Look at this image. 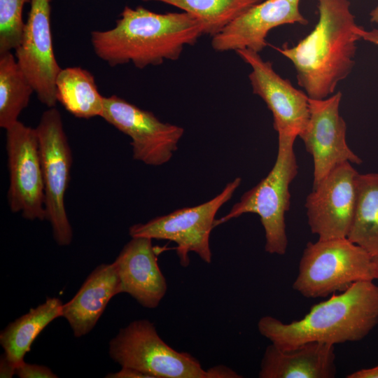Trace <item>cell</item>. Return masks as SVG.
Here are the masks:
<instances>
[{"label":"cell","instance_id":"6da1fadb","mask_svg":"<svg viewBox=\"0 0 378 378\" xmlns=\"http://www.w3.org/2000/svg\"><path fill=\"white\" fill-rule=\"evenodd\" d=\"M203 34L202 23L187 12L158 13L125 6L113 28L92 31L90 38L96 55L109 66L132 63L144 69L177 60Z\"/></svg>","mask_w":378,"mask_h":378},{"label":"cell","instance_id":"7a4b0ae2","mask_svg":"<svg viewBox=\"0 0 378 378\" xmlns=\"http://www.w3.org/2000/svg\"><path fill=\"white\" fill-rule=\"evenodd\" d=\"M318 18L314 28L295 46L277 50L293 64L298 83L311 99L335 92L355 65L359 25L349 0H317Z\"/></svg>","mask_w":378,"mask_h":378},{"label":"cell","instance_id":"3957f363","mask_svg":"<svg viewBox=\"0 0 378 378\" xmlns=\"http://www.w3.org/2000/svg\"><path fill=\"white\" fill-rule=\"evenodd\" d=\"M377 323L378 286L373 281H360L314 305L300 320L284 323L271 316H262L258 330L271 344L289 349L308 342L335 346L358 342Z\"/></svg>","mask_w":378,"mask_h":378},{"label":"cell","instance_id":"277c9868","mask_svg":"<svg viewBox=\"0 0 378 378\" xmlns=\"http://www.w3.org/2000/svg\"><path fill=\"white\" fill-rule=\"evenodd\" d=\"M295 138L278 135L276 158L268 174L247 190L224 216L216 219L214 227L244 214H255L264 228L265 250L284 255L288 247L285 216L290 206V186L298 173L294 151Z\"/></svg>","mask_w":378,"mask_h":378},{"label":"cell","instance_id":"5b68a950","mask_svg":"<svg viewBox=\"0 0 378 378\" xmlns=\"http://www.w3.org/2000/svg\"><path fill=\"white\" fill-rule=\"evenodd\" d=\"M372 257L347 237L318 239L304 249L293 288L307 298L327 297L374 280Z\"/></svg>","mask_w":378,"mask_h":378},{"label":"cell","instance_id":"8992f818","mask_svg":"<svg viewBox=\"0 0 378 378\" xmlns=\"http://www.w3.org/2000/svg\"><path fill=\"white\" fill-rule=\"evenodd\" d=\"M108 354L121 367L136 369L152 378H209L197 358L168 345L147 319L133 321L121 328L109 342Z\"/></svg>","mask_w":378,"mask_h":378},{"label":"cell","instance_id":"52a82bcc","mask_svg":"<svg viewBox=\"0 0 378 378\" xmlns=\"http://www.w3.org/2000/svg\"><path fill=\"white\" fill-rule=\"evenodd\" d=\"M241 178H235L214 198L202 204L184 207L155 217L129 228L131 237H144L164 239L176 244L181 266L190 264L189 253H195L204 262L211 263L212 253L209 238L214 228L215 217L220 208L228 202L240 186Z\"/></svg>","mask_w":378,"mask_h":378},{"label":"cell","instance_id":"ba28073f","mask_svg":"<svg viewBox=\"0 0 378 378\" xmlns=\"http://www.w3.org/2000/svg\"><path fill=\"white\" fill-rule=\"evenodd\" d=\"M36 131L44 183L46 219L50 223L57 244L66 246L73 239L64 204L72 154L59 111L52 107L44 111Z\"/></svg>","mask_w":378,"mask_h":378},{"label":"cell","instance_id":"9c48e42d","mask_svg":"<svg viewBox=\"0 0 378 378\" xmlns=\"http://www.w3.org/2000/svg\"><path fill=\"white\" fill-rule=\"evenodd\" d=\"M6 131L9 208L25 219L43 220L45 192L36 128L18 120Z\"/></svg>","mask_w":378,"mask_h":378},{"label":"cell","instance_id":"30bf717a","mask_svg":"<svg viewBox=\"0 0 378 378\" xmlns=\"http://www.w3.org/2000/svg\"><path fill=\"white\" fill-rule=\"evenodd\" d=\"M101 117L130 138L133 159L147 165L167 163L184 134L182 127L164 122L116 95L104 97Z\"/></svg>","mask_w":378,"mask_h":378},{"label":"cell","instance_id":"8fae6325","mask_svg":"<svg viewBox=\"0 0 378 378\" xmlns=\"http://www.w3.org/2000/svg\"><path fill=\"white\" fill-rule=\"evenodd\" d=\"M350 162L333 169L307 195L304 204L311 232L318 239L347 237L356 204L359 173Z\"/></svg>","mask_w":378,"mask_h":378},{"label":"cell","instance_id":"7c38bea8","mask_svg":"<svg viewBox=\"0 0 378 378\" xmlns=\"http://www.w3.org/2000/svg\"><path fill=\"white\" fill-rule=\"evenodd\" d=\"M342 97L338 91L325 99H309V121L299 137L313 158V187L338 165L363 162L346 142V124L340 113Z\"/></svg>","mask_w":378,"mask_h":378},{"label":"cell","instance_id":"4fadbf2b","mask_svg":"<svg viewBox=\"0 0 378 378\" xmlns=\"http://www.w3.org/2000/svg\"><path fill=\"white\" fill-rule=\"evenodd\" d=\"M236 52L250 66L248 78L253 92L272 112L273 127L278 135L299 137L309 121V97L278 74L272 64L264 60L259 52L248 49Z\"/></svg>","mask_w":378,"mask_h":378},{"label":"cell","instance_id":"5bb4252c","mask_svg":"<svg viewBox=\"0 0 378 378\" xmlns=\"http://www.w3.org/2000/svg\"><path fill=\"white\" fill-rule=\"evenodd\" d=\"M30 10L22 41L15 50L18 64L39 101L48 108L57 100L56 78L62 69L53 50L50 29V0H30Z\"/></svg>","mask_w":378,"mask_h":378},{"label":"cell","instance_id":"9a60e30c","mask_svg":"<svg viewBox=\"0 0 378 378\" xmlns=\"http://www.w3.org/2000/svg\"><path fill=\"white\" fill-rule=\"evenodd\" d=\"M300 2L263 0L256 4L212 37L213 49L218 52L248 49L260 53L267 46L266 38L272 29L308 24L300 10Z\"/></svg>","mask_w":378,"mask_h":378},{"label":"cell","instance_id":"2e32d148","mask_svg":"<svg viewBox=\"0 0 378 378\" xmlns=\"http://www.w3.org/2000/svg\"><path fill=\"white\" fill-rule=\"evenodd\" d=\"M152 240L144 237H132L113 262L121 292L129 294L148 309L158 307L167 290Z\"/></svg>","mask_w":378,"mask_h":378},{"label":"cell","instance_id":"e0dca14e","mask_svg":"<svg viewBox=\"0 0 378 378\" xmlns=\"http://www.w3.org/2000/svg\"><path fill=\"white\" fill-rule=\"evenodd\" d=\"M335 346L308 342L280 349L271 344L264 352L260 378H333L336 376Z\"/></svg>","mask_w":378,"mask_h":378},{"label":"cell","instance_id":"ac0fdd59","mask_svg":"<svg viewBox=\"0 0 378 378\" xmlns=\"http://www.w3.org/2000/svg\"><path fill=\"white\" fill-rule=\"evenodd\" d=\"M121 293L114 263H102L88 276L73 298L63 304L61 316L76 337H83L95 326L111 299Z\"/></svg>","mask_w":378,"mask_h":378},{"label":"cell","instance_id":"d6986e66","mask_svg":"<svg viewBox=\"0 0 378 378\" xmlns=\"http://www.w3.org/2000/svg\"><path fill=\"white\" fill-rule=\"evenodd\" d=\"M63 303L59 298H47L46 301L10 323L0 333L4 353L17 366L39 333L53 320L61 316Z\"/></svg>","mask_w":378,"mask_h":378},{"label":"cell","instance_id":"ffe728a7","mask_svg":"<svg viewBox=\"0 0 378 378\" xmlns=\"http://www.w3.org/2000/svg\"><path fill=\"white\" fill-rule=\"evenodd\" d=\"M55 85L57 102L73 115L85 119L102 116L104 97L88 70L79 66L62 69Z\"/></svg>","mask_w":378,"mask_h":378},{"label":"cell","instance_id":"44dd1931","mask_svg":"<svg viewBox=\"0 0 378 378\" xmlns=\"http://www.w3.org/2000/svg\"><path fill=\"white\" fill-rule=\"evenodd\" d=\"M347 238L372 257L378 255V172L358 176L356 209Z\"/></svg>","mask_w":378,"mask_h":378},{"label":"cell","instance_id":"7402d4cb","mask_svg":"<svg viewBox=\"0 0 378 378\" xmlns=\"http://www.w3.org/2000/svg\"><path fill=\"white\" fill-rule=\"evenodd\" d=\"M34 90L11 52L0 54V127L18 121Z\"/></svg>","mask_w":378,"mask_h":378},{"label":"cell","instance_id":"603a6c76","mask_svg":"<svg viewBox=\"0 0 378 378\" xmlns=\"http://www.w3.org/2000/svg\"><path fill=\"white\" fill-rule=\"evenodd\" d=\"M156 1L176 6L196 17L204 34L211 37L253 6L263 0H143Z\"/></svg>","mask_w":378,"mask_h":378},{"label":"cell","instance_id":"cb8c5ba5","mask_svg":"<svg viewBox=\"0 0 378 378\" xmlns=\"http://www.w3.org/2000/svg\"><path fill=\"white\" fill-rule=\"evenodd\" d=\"M30 0H0V54L11 52L20 45L25 22L22 10Z\"/></svg>","mask_w":378,"mask_h":378},{"label":"cell","instance_id":"d4e9b609","mask_svg":"<svg viewBox=\"0 0 378 378\" xmlns=\"http://www.w3.org/2000/svg\"><path fill=\"white\" fill-rule=\"evenodd\" d=\"M15 375L20 378H57L49 368L38 364L26 363L24 360L16 366Z\"/></svg>","mask_w":378,"mask_h":378},{"label":"cell","instance_id":"484cf974","mask_svg":"<svg viewBox=\"0 0 378 378\" xmlns=\"http://www.w3.org/2000/svg\"><path fill=\"white\" fill-rule=\"evenodd\" d=\"M107 378H152L149 374L132 368L121 367V369L113 373L108 374Z\"/></svg>","mask_w":378,"mask_h":378},{"label":"cell","instance_id":"4316f807","mask_svg":"<svg viewBox=\"0 0 378 378\" xmlns=\"http://www.w3.org/2000/svg\"><path fill=\"white\" fill-rule=\"evenodd\" d=\"M209 378H239L241 377L233 370L223 365L214 366L206 370Z\"/></svg>","mask_w":378,"mask_h":378},{"label":"cell","instance_id":"83f0119b","mask_svg":"<svg viewBox=\"0 0 378 378\" xmlns=\"http://www.w3.org/2000/svg\"><path fill=\"white\" fill-rule=\"evenodd\" d=\"M16 365L3 353L0 358V377L11 378L15 374Z\"/></svg>","mask_w":378,"mask_h":378},{"label":"cell","instance_id":"f1b7e54d","mask_svg":"<svg viewBox=\"0 0 378 378\" xmlns=\"http://www.w3.org/2000/svg\"><path fill=\"white\" fill-rule=\"evenodd\" d=\"M357 33L360 37V39H363L378 46V28L365 30L362 27L359 26L357 29Z\"/></svg>","mask_w":378,"mask_h":378},{"label":"cell","instance_id":"f546056e","mask_svg":"<svg viewBox=\"0 0 378 378\" xmlns=\"http://www.w3.org/2000/svg\"><path fill=\"white\" fill-rule=\"evenodd\" d=\"M347 378H378V365L366 369L355 371L346 377Z\"/></svg>","mask_w":378,"mask_h":378},{"label":"cell","instance_id":"4dcf8cb0","mask_svg":"<svg viewBox=\"0 0 378 378\" xmlns=\"http://www.w3.org/2000/svg\"><path fill=\"white\" fill-rule=\"evenodd\" d=\"M370 20L378 26V4L370 11Z\"/></svg>","mask_w":378,"mask_h":378},{"label":"cell","instance_id":"1f68e13d","mask_svg":"<svg viewBox=\"0 0 378 378\" xmlns=\"http://www.w3.org/2000/svg\"><path fill=\"white\" fill-rule=\"evenodd\" d=\"M374 270V279H378V255L372 257Z\"/></svg>","mask_w":378,"mask_h":378},{"label":"cell","instance_id":"d6a6232c","mask_svg":"<svg viewBox=\"0 0 378 378\" xmlns=\"http://www.w3.org/2000/svg\"><path fill=\"white\" fill-rule=\"evenodd\" d=\"M52 1V0H50V1Z\"/></svg>","mask_w":378,"mask_h":378}]
</instances>
